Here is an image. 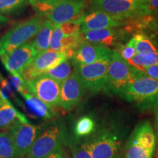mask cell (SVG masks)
Instances as JSON below:
<instances>
[{"mask_svg":"<svg viewBox=\"0 0 158 158\" xmlns=\"http://www.w3.org/2000/svg\"><path fill=\"white\" fill-rule=\"evenodd\" d=\"M157 127L158 129V104L157 105Z\"/></svg>","mask_w":158,"mask_h":158,"instance_id":"836d02e7","label":"cell"},{"mask_svg":"<svg viewBox=\"0 0 158 158\" xmlns=\"http://www.w3.org/2000/svg\"><path fill=\"white\" fill-rule=\"evenodd\" d=\"M109 62L110 60L101 61L86 65L75 64L74 72L80 78L85 90L92 93L108 91Z\"/></svg>","mask_w":158,"mask_h":158,"instance_id":"ba28073f","label":"cell"},{"mask_svg":"<svg viewBox=\"0 0 158 158\" xmlns=\"http://www.w3.org/2000/svg\"><path fill=\"white\" fill-rule=\"evenodd\" d=\"M26 87L33 94L50 107L60 106V94L62 83L46 75H42L26 82Z\"/></svg>","mask_w":158,"mask_h":158,"instance_id":"30bf717a","label":"cell"},{"mask_svg":"<svg viewBox=\"0 0 158 158\" xmlns=\"http://www.w3.org/2000/svg\"><path fill=\"white\" fill-rule=\"evenodd\" d=\"M71 59H67L56 68L51 69L43 75L50 76L62 84L75 71V63L73 60L71 61Z\"/></svg>","mask_w":158,"mask_h":158,"instance_id":"7402d4cb","label":"cell"},{"mask_svg":"<svg viewBox=\"0 0 158 158\" xmlns=\"http://www.w3.org/2000/svg\"><path fill=\"white\" fill-rule=\"evenodd\" d=\"M81 21L55 24L51 40V50L66 52L69 58H73L76 51L83 43L86 42L83 37Z\"/></svg>","mask_w":158,"mask_h":158,"instance_id":"8992f818","label":"cell"},{"mask_svg":"<svg viewBox=\"0 0 158 158\" xmlns=\"http://www.w3.org/2000/svg\"><path fill=\"white\" fill-rule=\"evenodd\" d=\"M116 51L119 53V54L122 56V58H124L127 61L133 58L138 54L135 46H134L133 38L130 39L129 42L126 45H118Z\"/></svg>","mask_w":158,"mask_h":158,"instance_id":"83f0119b","label":"cell"},{"mask_svg":"<svg viewBox=\"0 0 158 158\" xmlns=\"http://www.w3.org/2000/svg\"><path fill=\"white\" fill-rule=\"evenodd\" d=\"M92 158H113L120 154L121 141L110 131H102L89 140Z\"/></svg>","mask_w":158,"mask_h":158,"instance_id":"5bb4252c","label":"cell"},{"mask_svg":"<svg viewBox=\"0 0 158 158\" xmlns=\"http://www.w3.org/2000/svg\"><path fill=\"white\" fill-rule=\"evenodd\" d=\"M45 21L43 17L37 15L21 21L10 29L0 39V57L9 54L36 36Z\"/></svg>","mask_w":158,"mask_h":158,"instance_id":"3957f363","label":"cell"},{"mask_svg":"<svg viewBox=\"0 0 158 158\" xmlns=\"http://www.w3.org/2000/svg\"><path fill=\"white\" fill-rule=\"evenodd\" d=\"M26 2H29V1H30V0H25Z\"/></svg>","mask_w":158,"mask_h":158,"instance_id":"8d00e7d4","label":"cell"},{"mask_svg":"<svg viewBox=\"0 0 158 158\" xmlns=\"http://www.w3.org/2000/svg\"><path fill=\"white\" fill-rule=\"evenodd\" d=\"M15 157L19 156L11 135L7 130L0 131V158Z\"/></svg>","mask_w":158,"mask_h":158,"instance_id":"603a6c76","label":"cell"},{"mask_svg":"<svg viewBox=\"0 0 158 158\" xmlns=\"http://www.w3.org/2000/svg\"><path fill=\"white\" fill-rule=\"evenodd\" d=\"M113 53L114 51L107 47L84 42L77 49L72 59L77 64H91L101 61L110 60Z\"/></svg>","mask_w":158,"mask_h":158,"instance_id":"2e32d148","label":"cell"},{"mask_svg":"<svg viewBox=\"0 0 158 158\" xmlns=\"http://www.w3.org/2000/svg\"><path fill=\"white\" fill-rule=\"evenodd\" d=\"M143 72L146 73L148 76L158 81V66H152L144 68Z\"/></svg>","mask_w":158,"mask_h":158,"instance_id":"f546056e","label":"cell"},{"mask_svg":"<svg viewBox=\"0 0 158 158\" xmlns=\"http://www.w3.org/2000/svg\"><path fill=\"white\" fill-rule=\"evenodd\" d=\"M69 58L66 52L48 50L37 54L30 64L26 68L22 74L25 82L29 81L37 77L42 76L45 72L56 68Z\"/></svg>","mask_w":158,"mask_h":158,"instance_id":"7c38bea8","label":"cell"},{"mask_svg":"<svg viewBox=\"0 0 158 158\" xmlns=\"http://www.w3.org/2000/svg\"><path fill=\"white\" fill-rule=\"evenodd\" d=\"M141 109L158 104V81L137 69L133 79L120 95Z\"/></svg>","mask_w":158,"mask_h":158,"instance_id":"7a4b0ae2","label":"cell"},{"mask_svg":"<svg viewBox=\"0 0 158 158\" xmlns=\"http://www.w3.org/2000/svg\"><path fill=\"white\" fill-rule=\"evenodd\" d=\"M55 23L49 20H45V23L32 41V45L37 51V54L49 50L51 40L54 31Z\"/></svg>","mask_w":158,"mask_h":158,"instance_id":"44dd1931","label":"cell"},{"mask_svg":"<svg viewBox=\"0 0 158 158\" xmlns=\"http://www.w3.org/2000/svg\"><path fill=\"white\" fill-rule=\"evenodd\" d=\"M9 22V19L5 15L0 14V28Z\"/></svg>","mask_w":158,"mask_h":158,"instance_id":"d6a6232c","label":"cell"},{"mask_svg":"<svg viewBox=\"0 0 158 158\" xmlns=\"http://www.w3.org/2000/svg\"><path fill=\"white\" fill-rule=\"evenodd\" d=\"M37 54L32 43L29 42L9 54L1 56L0 59L6 70L12 76L22 78L23 71L30 64Z\"/></svg>","mask_w":158,"mask_h":158,"instance_id":"4fadbf2b","label":"cell"},{"mask_svg":"<svg viewBox=\"0 0 158 158\" xmlns=\"http://www.w3.org/2000/svg\"><path fill=\"white\" fill-rule=\"evenodd\" d=\"M15 158H19V157H15Z\"/></svg>","mask_w":158,"mask_h":158,"instance_id":"74e56055","label":"cell"},{"mask_svg":"<svg viewBox=\"0 0 158 158\" xmlns=\"http://www.w3.org/2000/svg\"><path fill=\"white\" fill-rule=\"evenodd\" d=\"M35 1H37V2H48V1H51V0H35Z\"/></svg>","mask_w":158,"mask_h":158,"instance_id":"d590c367","label":"cell"},{"mask_svg":"<svg viewBox=\"0 0 158 158\" xmlns=\"http://www.w3.org/2000/svg\"><path fill=\"white\" fill-rule=\"evenodd\" d=\"M130 65L143 71L144 68L158 66V52L151 54H137L133 58L127 61Z\"/></svg>","mask_w":158,"mask_h":158,"instance_id":"cb8c5ba5","label":"cell"},{"mask_svg":"<svg viewBox=\"0 0 158 158\" xmlns=\"http://www.w3.org/2000/svg\"><path fill=\"white\" fill-rule=\"evenodd\" d=\"M86 42L104 47L119 45L118 43L123 37L124 30L109 28L81 31Z\"/></svg>","mask_w":158,"mask_h":158,"instance_id":"ac0fdd59","label":"cell"},{"mask_svg":"<svg viewBox=\"0 0 158 158\" xmlns=\"http://www.w3.org/2000/svg\"><path fill=\"white\" fill-rule=\"evenodd\" d=\"M72 158H92L89 140L84 141L74 150Z\"/></svg>","mask_w":158,"mask_h":158,"instance_id":"f1b7e54d","label":"cell"},{"mask_svg":"<svg viewBox=\"0 0 158 158\" xmlns=\"http://www.w3.org/2000/svg\"><path fill=\"white\" fill-rule=\"evenodd\" d=\"M45 158H70L69 157V155L68 153L64 151V149L60 150V151L57 152H55L52 155H51L48 157Z\"/></svg>","mask_w":158,"mask_h":158,"instance_id":"4dcf8cb0","label":"cell"},{"mask_svg":"<svg viewBox=\"0 0 158 158\" xmlns=\"http://www.w3.org/2000/svg\"><path fill=\"white\" fill-rule=\"evenodd\" d=\"M113 158H122V156H121V155H120V154H118V155L115 156V157H114Z\"/></svg>","mask_w":158,"mask_h":158,"instance_id":"e575fe53","label":"cell"},{"mask_svg":"<svg viewBox=\"0 0 158 158\" xmlns=\"http://www.w3.org/2000/svg\"><path fill=\"white\" fill-rule=\"evenodd\" d=\"M86 2V0L29 1L37 15L47 18V20L55 24H62L81 19L84 14Z\"/></svg>","mask_w":158,"mask_h":158,"instance_id":"6da1fadb","label":"cell"},{"mask_svg":"<svg viewBox=\"0 0 158 158\" xmlns=\"http://www.w3.org/2000/svg\"><path fill=\"white\" fill-rule=\"evenodd\" d=\"M95 124L94 120L89 116L81 117L76 122L74 127V133L77 137H85L89 135L94 131Z\"/></svg>","mask_w":158,"mask_h":158,"instance_id":"4316f807","label":"cell"},{"mask_svg":"<svg viewBox=\"0 0 158 158\" xmlns=\"http://www.w3.org/2000/svg\"><path fill=\"white\" fill-rule=\"evenodd\" d=\"M126 21H120L107 13L92 10L90 13H84L81 19V31L98 29L117 28L124 26Z\"/></svg>","mask_w":158,"mask_h":158,"instance_id":"e0dca14e","label":"cell"},{"mask_svg":"<svg viewBox=\"0 0 158 158\" xmlns=\"http://www.w3.org/2000/svg\"><path fill=\"white\" fill-rule=\"evenodd\" d=\"M150 7L158 9V0H144Z\"/></svg>","mask_w":158,"mask_h":158,"instance_id":"1f68e13d","label":"cell"},{"mask_svg":"<svg viewBox=\"0 0 158 158\" xmlns=\"http://www.w3.org/2000/svg\"><path fill=\"white\" fill-rule=\"evenodd\" d=\"M156 148V136L149 121L140 123L128 139L124 158H152Z\"/></svg>","mask_w":158,"mask_h":158,"instance_id":"52a82bcc","label":"cell"},{"mask_svg":"<svg viewBox=\"0 0 158 158\" xmlns=\"http://www.w3.org/2000/svg\"><path fill=\"white\" fill-rule=\"evenodd\" d=\"M134 46L138 54H151L157 52V48L147 35L137 33L133 37Z\"/></svg>","mask_w":158,"mask_h":158,"instance_id":"d4e9b609","label":"cell"},{"mask_svg":"<svg viewBox=\"0 0 158 158\" xmlns=\"http://www.w3.org/2000/svg\"><path fill=\"white\" fill-rule=\"evenodd\" d=\"M28 3L25 0H0V14H16L22 10Z\"/></svg>","mask_w":158,"mask_h":158,"instance_id":"484cf974","label":"cell"},{"mask_svg":"<svg viewBox=\"0 0 158 158\" xmlns=\"http://www.w3.org/2000/svg\"><path fill=\"white\" fill-rule=\"evenodd\" d=\"M92 9L123 21L151 13V7L144 0H92Z\"/></svg>","mask_w":158,"mask_h":158,"instance_id":"277c9868","label":"cell"},{"mask_svg":"<svg viewBox=\"0 0 158 158\" xmlns=\"http://www.w3.org/2000/svg\"><path fill=\"white\" fill-rule=\"evenodd\" d=\"M43 129L42 126L17 120L7 130L12 136L20 158L27 157Z\"/></svg>","mask_w":158,"mask_h":158,"instance_id":"8fae6325","label":"cell"},{"mask_svg":"<svg viewBox=\"0 0 158 158\" xmlns=\"http://www.w3.org/2000/svg\"><path fill=\"white\" fill-rule=\"evenodd\" d=\"M137 69L116 51L110 57L108 70V91L120 96L133 79Z\"/></svg>","mask_w":158,"mask_h":158,"instance_id":"9c48e42d","label":"cell"},{"mask_svg":"<svg viewBox=\"0 0 158 158\" xmlns=\"http://www.w3.org/2000/svg\"><path fill=\"white\" fill-rule=\"evenodd\" d=\"M22 96L29 111H30L33 116L45 119H51L56 116L54 108L48 106L42 100L29 93L28 91L23 93Z\"/></svg>","mask_w":158,"mask_h":158,"instance_id":"ffe728a7","label":"cell"},{"mask_svg":"<svg viewBox=\"0 0 158 158\" xmlns=\"http://www.w3.org/2000/svg\"><path fill=\"white\" fill-rule=\"evenodd\" d=\"M17 120L29 122L26 116L15 109L0 89V131L7 130Z\"/></svg>","mask_w":158,"mask_h":158,"instance_id":"d6986e66","label":"cell"},{"mask_svg":"<svg viewBox=\"0 0 158 158\" xmlns=\"http://www.w3.org/2000/svg\"><path fill=\"white\" fill-rule=\"evenodd\" d=\"M68 140L65 127L62 122H55L43 129L31 147L27 158H45L63 149Z\"/></svg>","mask_w":158,"mask_h":158,"instance_id":"5b68a950","label":"cell"},{"mask_svg":"<svg viewBox=\"0 0 158 158\" xmlns=\"http://www.w3.org/2000/svg\"><path fill=\"white\" fill-rule=\"evenodd\" d=\"M85 91L80 78L74 72L62 84L60 106L65 110H72L81 101Z\"/></svg>","mask_w":158,"mask_h":158,"instance_id":"9a60e30c","label":"cell"}]
</instances>
